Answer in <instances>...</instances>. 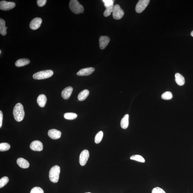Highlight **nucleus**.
<instances>
[{
    "instance_id": "obj_13",
    "label": "nucleus",
    "mask_w": 193,
    "mask_h": 193,
    "mask_svg": "<svg viewBox=\"0 0 193 193\" xmlns=\"http://www.w3.org/2000/svg\"><path fill=\"white\" fill-rule=\"evenodd\" d=\"M110 38L107 36H101L99 39L100 47L101 49H103L105 48L109 43Z\"/></svg>"
},
{
    "instance_id": "obj_21",
    "label": "nucleus",
    "mask_w": 193,
    "mask_h": 193,
    "mask_svg": "<svg viewBox=\"0 0 193 193\" xmlns=\"http://www.w3.org/2000/svg\"><path fill=\"white\" fill-rule=\"evenodd\" d=\"M90 92L89 90H84L81 92L79 94L78 98L80 101H83L88 97L89 94Z\"/></svg>"
},
{
    "instance_id": "obj_23",
    "label": "nucleus",
    "mask_w": 193,
    "mask_h": 193,
    "mask_svg": "<svg viewBox=\"0 0 193 193\" xmlns=\"http://www.w3.org/2000/svg\"><path fill=\"white\" fill-rule=\"evenodd\" d=\"M114 7V5H113L110 6L105 7L106 10L103 13L104 16L105 17L109 16L113 12Z\"/></svg>"
},
{
    "instance_id": "obj_26",
    "label": "nucleus",
    "mask_w": 193,
    "mask_h": 193,
    "mask_svg": "<svg viewBox=\"0 0 193 193\" xmlns=\"http://www.w3.org/2000/svg\"><path fill=\"white\" fill-rule=\"evenodd\" d=\"M130 159L135 160L137 161L144 163L145 162V160L143 157L140 155H134L131 156L130 158Z\"/></svg>"
},
{
    "instance_id": "obj_7",
    "label": "nucleus",
    "mask_w": 193,
    "mask_h": 193,
    "mask_svg": "<svg viewBox=\"0 0 193 193\" xmlns=\"http://www.w3.org/2000/svg\"><path fill=\"white\" fill-rule=\"evenodd\" d=\"M15 4L13 2H9L5 1L0 2V9L1 10L7 11L14 8Z\"/></svg>"
},
{
    "instance_id": "obj_12",
    "label": "nucleus",
    "mask_w": 193,
    "mask_h": 193,
    "mask_svg": "<svg viewBox=\"0 0 193 193\" xmlns=\"http://www.w3.org/2000/svg\"><path fill=\"white\" fill-rule=\"evenodd\" d=\"M62 133L60 131L56 129H51L48 131V135L53 140H57L61 138Z\"/></svg>"
},
{
    "instance_id": "obj_16",
    "label": "nucleus",
    "mask_w": 193,
    "mask_h": 193,
    "mask_svg": "<svg viewBox=\"0 0 193 193\" xmlns=\"http://www.w3.org/2000/svg\"><path fill=\"white\" fill-rule=\"evenodd\" d=\"M47 101V97L43 94H40L38 96L37 99L38 105L41 107H43L45 106Z\"/></svg>"
},
{
    "instance_id": "obj_2",
    "label": "nucleus",
    "mask_w": 193,
    "mask_h": 193,
    "mask_svg": "<svg viewBox=\"0 0 193 193\" xmlns=\"http://www.w3.org/2000/svg\"><path fill=\"white\" fill-rule=\"evenodd\" d=\"M60 167L58 165L54 166L50 170L49 178L50 181L53 183H57L59 181Z\"/></svg>"
},
{
    "instance_id": "obj_10",
    "label": "nucleus",
    "mask_w": 193,
    "mask_h": 193,
    "mask_svg": "<svg viewBox=\"0 0 193 193\" xmlns=\"http://www.w3.org/2000/svg\"><path fill=\"white\" fill-rule=\"evenodd\" d=\"M42 22V19L40 18H36L33 19L30 22V27L32 30H35L39 28L41 26Z\"/></svg>"
},
{
    "instance_id": "obj_18",
    "label": "nucleus",
    "mask_w": 193,
    "mask_h": 193,
    "mask_svg": "<svg viewBox=\"0 0 193 193\" xmlns=\"http://www.w3.org/2000/svg\"><path fill=\"white\" fill-rule=\"evenodd\" d=\"M30 62V60L28 59H20L16 62L15 65L17 67H22L29 64Z\"/></svg>"
},
{
    "instance_id": "obj_9",
    "label": "nucleus",
    "mask_w": 193,
    "mask_h": 193,
    "mask_svg": "<svg viewBox=\"0 0 193 193\" xmlns=\"http://www.w3.org/2000/svg\"><path fill=\"white\" fill-rule=\"evenodd\" d=\"M30 147L34 151H41L43 149V145L39 141H34L30 144Z\"/></svg>"
},
{
    "instance_id": "obj_28",
    "label": "nucleus",
    "mask_w": 193,
    "mask_h": 193,
    "mask_svg": "<svg viewBox=\"0 0 193 193\" xmlns=\"http://www.w3.org/2000/svg\"><path fill=\"white\" fill-rule=\"evenodd\" d=\"M9 179L7 177H3L0 179V188H2L5 186L8 182Z\"/></svg>"
},
{
    "instance_id": "obj_20",
    "label": "nucleus",
    "mask_w": 193,
    "mask_h": 193,
    "mask_svg": "<svg viewBox=\"0 0 193 193\" xmlns=\"http://www.w3.org/2000/svg\"><path fill=\"white\" fill-rule=\"evenodd\" d=\"M7 27H5V22L3 19H0V33L2 35L5 36L7 34Z\"/></svg>"
},
{
    "instance_id": "obj_30",
    "label": "nucleus",
    "mask_w": 193,
    "mask_h": 193,
    "mask_svg": "<svg viewBox=\"0 0 193 193\" xmlns=\"http://www.w3.org/2000/svg\"><path fill=\"white\" fill-rule=\"evenodd\" d=\"M104 3V5L105 7L110 6L114 5V2L113 0H103L102 1Z\"/></svg>"
},
{
    "instance_id": "obj_25",
    "label": "nucleus",
    "mask_w": 193,
    "mask_h": 193,
    "mask_svg": "<svg viewBox=\"0 0 193 193\" xmlns=\"http://www.w3.org/2000/svg\"><path fill=\"white\" fill-rule=\"evenodd\" d=\"M103 132L102 131H100L98 132L96 135L94 139V141L96 144H99L101 141L102 138L103 137Z\"/></svg>"
},
{
    "instance_id": "obj_35",
    "label": "nucleus",
    "mask_w": 193,
    "mask_h": 193,
    "mask_svg": "<svg viewBox=\"0 0 193 193\" xmlns=\"http://www.w3.org/2000/svg\"><path fill=\"white\" fill-rule=\"evenodd\" d=\"M0 54H1V51H0Z\"/></svg>"
},
{
    "instance_id": "obj_5",
    "label": "nucleus",
    "mask_w": 193,
    "mask_h": 193,
    "mask_svg": "<svg viewBox=\"0 0 193 193\" xmlns=\"http://www.w3.org/2000/svg\"><path fill=\"white\" fill-rule=\"evenodd\" d=\"M112 13L113 18L116 20L121 19L124 14V11L119 5H116L114 6Z\"/></svg>"
},
{
    "instance_id": "obj_34",
    "label": "nucleus",
    "mask_w": 193,
    "mask_h": 193,
    "mask_svg": "<svg viewBox=\"0 0 193 193\" xmlns=\"http://www.w3.org/2000/svg\"><path fill=\"white\" fill-rule=\"evenodd\" d=\"M191 36L193 37V30L191 32Z\"/></svg>"
},
{
    "instance_id": "obj_11",
    "label": "nucleus",
    "mask_w": 193,
    "mask_h": 193,
    "mask_svg": "<svg viewBox=\"0 0 193 193\" xmlns=\"http://www.w3.org/2000/svg\"><path fill=\"white\" fill-rule=\"evenodd\" d=\"M95 69L93 67L86 68L81 69L77 73V75L79 76H87L94 72Z\"/></svg>"
},
{
    "instance_id": "obj_27",
    "label": "nucleus",
    "mask_w": 193,
    "mask_h": 193,
    "mask_svg": "<svg viewBox=\"0 0 193 193\" xmlns=\"http://www.w3.org/2000/svg\"><path fill=\"white\" fill-rule=\"evenodd\" d=\"M172 93L170 92H166L164 93L162 95L161 97L163 99L165 100H169L172 98Z\"/></svg>"
},
{
    "instance_id": "obj_31",
    "label": "nucleus",
    "mask_w": 193,
    "mask_h": 193,
    "mask_svg": "<svg viewBox=\"0 0 193 193\" xmlns=\"http://www.w3.org/2000/svg\"><path fill=\"white\" fill-rule=\"evenodd\" d=\"M152 193H166L163 189L156 187L154 188L152 190Z\"/></svg>"
},
{
    "instance_id": "obj_36",
    "label": "nucleus",
    "mask_w": 193,
    "mask_h": 193,
    "mask_svg": "<svg viewBox=\"0 0 193 193\" xmlns=\"http://www.w3.org/2000/svg\"><path fill=\"white\" fill-rule=\"evenodd\" d=\"M90 193V192H86V193Z\"/></svg>"
},
{
    "instance_id": "obj_1",
    "label": "nucleus",
    "mask_w": 193,
    "mask_h": 193,
    "mask_svg": "<svg viewBox=\"0 0 193 193\" xmlns=\"http://www.w3.org/2000/svg\"><path fill=\"white\" fill-rule=\"evenodd\" d=\"M13 115L17 121L20 122L23 120L24 117L25 112L24 106L22 104L18 103L15 105L13 109Z\"/></svg>"
},
{
    "instance_id": "obj_22",
    "label": "nucleus",
    "mask_w": 193,
    "mask_h": 193,
    "mask_svg": "<svg viewBox=\"0 0 193 193\" xmlns=\"http://www.w3.org/2000/svg\"><path fill=\"white\" fill-rule=\"evenodd\" d=\"M64 117L68 120H73L77 118V115L74 113H66L65 114Z\"/></svg>"
},
{
    "instance_id": "obj_6",
    "label": "nucleus",
    "mask_w": 193,
    "mask_h": 193,
    "mask_svg": "<svg viewBox=\"0 0 193 193\" xmlns=\"http://www.w3.org/2000/svg\"><path fill=\"white\" fill-rule=\"evenodd\" d=\"M150 2L149 0H140L139 1L136 7V12L138 13H142L147 6Z\"/></svg>"
},
{
    "instance_id": "obj_33",
    "label": "nucleus",
    "mask_w": 193,
    "mask_h": 193,
    "mask_svg": "<svg viewBox=\"0 0 193 193\" xmlns=\"http://www.w3.org/2000/svg\"><path fill=\"white\" fill-rule=\"evenodd\" d=\"M3 119V114L2 112L1 111H0V128L2 126V121Z\"/></svg>"
},
{
    "instance_id": "obj_24",
    "label": "nucleus",
    "mask_w": 193,
    "mask_h": 193,
    "mask_svg": "<svg viewBox=\"0 0 193 193\" xmlns=\"http://www.w3.org/2000/svg\"><path fill=\"white\" fill-rule=\"evenodd\" d=\"M11 148L10 145L7 143H2L0 144V151L2 152L7 151Z\"/></svg>"
},
{
    "instance_id": "obj_15",
    "label": "nucleus",
    "mask_w": 193,
    "mask_h": 193,
    "mask_svg": "<svg viewBox=\"0 0 193 193\" xmlns=\"http://www.w3.org/2000/svg\"><path fill=\"white\" fill-rule=\"evenodd\" d=\"M17 163L19 167L23 169H27L30 166V163L24 158H19L17 159Z\"/></svg>"
},
{
    "instance_id": "obj_14",
    "label": "nucleus",
    "mask_w": 193,
    "mask_h": 193,
    "mask_svg": "<svg viewBox=\"0 0 193 193\" xmlns=\"http://www.w3.org/2000/svg\"><path fill=\"white\" fill-rule=\"evenodd\" d=\"M73 90L72 87H68L65 88L62 92L61 95L63 99H68L72 94Z\"/></svg>"
},
{
    "instance_id": "obj_32",
    "label": "nucleus",
    "mask_w": 193,
    "mask_h": 193,
    "mask_svg": "<svg viewBox=\"0 0 193 193\" xmlns=\"http://www.w3.org/2000/svg\"><path fill=\"white\" fill-rule=\"evenodd\" d=\"M47 1L46 0H38L37 4L39 7H42L45 5Z\"/></svg>"
},
{
    "instance_id": "obj_4",
    "label": "nucleus",
    "mask_w": 193,
    "mask_h": 193,
    "mask_svg": "<svg viewBox=\"0 0 193 193\" xmlns=\"http://www.w3.org/2000/svg\"><path fill=\"white\" fill-rule=\"evenodd\" d=\"M53 74V72L51 70H46L40 71L35 73L33 76L35 80H40L47 79L52 77Z\"/></svg>"
},
{
    "instance_id": "obj_3",
    "label": "nucleus",
    "mask_w": 193,
    "mask_h": 193,
    "mask_svg": "<svg viewBox=\"0 0 193 193\" xmlns=\"http://www.w3.org/2000/svg\"><path fill=\"white\" fill-rule=\"evenodd\" d=\"M69 7L71 11L76 14H79L84 12V9L77 0H71L69 4Z\"/></svg>"
},
{
    "instance_id": "obj_19",
    "label": "nucleus",
    "mask_w": 193,
    "mask_h": 193,
    "mask_svg": "<svg viewBox=\"0 0 193 193\" xmlns=\"http://www.w3.org/2000/svg\"><path fill=\"white\" fill-rule=\"evenodd\" d=\"M129 115L126 114L124 115L121 122V126L123 129L127 128L129 125Z\"/></svg>"
},
{
    "instance_id": "obj_29",
    "label": "nucleus",
    "mask_w": 193,
    "mask_h": 193,
    "mask_svg": "<svg viewBox=\"0 0 193 193\" xmlns=\"http://www.w3.org/2000/svg\"><path fill=\"white\" fill-rule=\"evenodd\" d=\"M30 193H44L43 189L38 187H34L30 191Z\"/></svg>"
},
{
    "instance_id": "obj_8",
    "label": "nucleus",
    "mask_w": 193,
    "mask_h": 193,
    "mask_svg": "<svg viewBox=\"0 0 193 193\" xmlns=\"http://www.w3.org/2000/svg\"><path fill=\"white\" fill-rule=\"evenodd\" d=\"M90 153L88 150H84L81 152L79 159V161L81 166H84L86 165Z\"/></svg>"
},
{
    "instance_id": "obj_17",
    "label": "nucleus",
    "mask_w": 193,
    "mask_h": 193,
    "mask_svg": "<svg viewBox=\"0 0 193 193\" xmlns=\"http://www.w3.org/2000/svg\"><path fill=\"white\" fill-rule=\"evenodd\" d=\"M175 81L179 86H182L184 84L185 80L184 77L179 73H176L175 75Z\"/></svg>"
}]
</instances>
